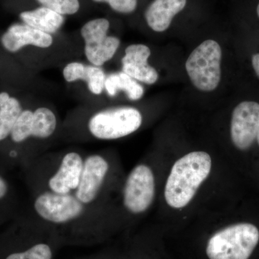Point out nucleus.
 I'll list each match as a JSON object with an SVG mask.
<instances>
[{"instance_id": "16", "label": "nucleus", "mask_w": 259, "mask_h": 259, "mask_svg": "<svg viewBox=\"0 0 259 259\" xmlns=\"http://www.w3.org/2000/svg\"><path fill=\"white\" fill-rule=\"evenodd\" d=\"M105 89L110 97H115L120 91H123L133 101H136L144 96V89L136 80L123 71L112 73L107 76Z\"/></svg>"}, {"instance_id": "2", "label": "nucleus", "mask_w": 259, "mask_h": 259, "mask_svg": "<svg viewBox=\"0 0 259 259\" xmlns=\"http://www.w3.org/2000/svg\"><path fill=\"white\" fill-rule=\"evenodd\" d=\"M259 241V231L251 223L226 227L208 241L206 253L209 259H248Z\"/></svg>"}, {"instance_id": "19", "label": "nucleus", "mask_w": 259, "mask_h": 259, "mask_svg": "<svg viewBox=\"0 0 259 259\" xmlns=\"http://www.w3.org/2000/svg\"><path fill=\"white\" fill-rule=\"evenodd\" d=\"M52 247L46 242H38L22 251L10 253L5 259H53Z\"/></svg>"}, {"instance_id": "14", "label": "nucleus", "mask_w": 259, "mask_h": 259, "mask_svg": "<svg viewBox=\"0 0 259 259\" xmlns=\"http://www.w3.org/2000/svg\"><path fill=\"white\" fill-rule=\"evenodd\" d=\"M63 76L67 82L83 80L88 83L89 90L95 95H101L105 89L106 74L100 66L71 62L63 70Z\"/></svg>"}, {"instance_id": "25", "label": "nucleus", "mask_w": 259, "mask_h": 259, "mask_svg": "<svg viewBox=\"0 0 259 259\" xmlns=\"http://www.w3.org/2000/svg\"><path fill=\"white\" fill-rule=\"evenodd\" d=\"M256 15H257V16H258V18L259 19V3H258V5H257V7H256Z\"/></svg>"}, {"instance_id": "26", "label": "nucleus", "mask_w": 259, "mask_h": 259, "mask_svg": "<svg viewBox=\"0 0 259 259\" xmlns=\"http://www.w3.org/2000/svg\"><path fill=\"white\" fill-rule=\"evenodd\" d=\"M256 139H257V141H258V146H259V131H258V135H257Z\"/></svg>"}, {"instance_id": "4", "label": "nucleus", "mask_w": 259, "mask_h": 259, "mask_svg": "<svg viewBox=\"0 0 259 259\" xmlns=\"http://www.w3.org/2000/svg\"><path fill=\"white\" fill-rule=\"evenodd\" d=\"M142 122V115L137 109L119 107L97 112L90 118L88 127L96 139L115 140L136 132Z\"/></svg>"}, {"instance_id": "24", "label": "nucleus", "mask_w": 259, "mask_h": 259, "mask_svg": "<svg viewBox=\"0 0 259 259\" xmlns=\"http://www.w3.org/2000/svg\"><path fill=\"white\" fill-rule=\"evenodd\" d=\"M8 192V185L6 182L0 177V199L3 198Z\"/></svg>"}, {"instance_id": "9", "label": "nucleus", "mask_w": 259, "mask_h": 259, "mask_svg": "<svg viewBox=\"0 0 259 259\" xmlns=\"http://www.w3.org/2000/svg\"><path fill=\"white\" fill-rule=\"evenodd\" d=\"M108 168L106 160L98 155L89 156L83 162L82 171L76 192V198L80 202L88 204L96 198Z\"/></svg>"}, {"instance_id": "8", "label": "nucleus", "mask_w": 259, "mask_h": 259, "mask_svg": "<svg viewBox=\"0 0 259 259\" xmlns=\"http://www.w3.org/2000/svg\"><path fill=\"white\" fill-rule=\"evenodd\" d=\"M259 131V104L242 102L232 114L231 135L233 144L238 149L246 150L256 139Z\"/></svg>"}, {"instance_id": "6", "label": "nucleus", "mask_w": 259, "mask_h": 259, "mask_svg": "<svg viewBox=\"0 0 259 259\" xmlns=\"http://www.w3.org/2000/svg\"><path fill=\"white\" fill-rule=\"evenodd\" d=\"M154 195V177L151 168L144 164L135 167L124 189L126 208L135 214L144 212L152 204Z\"/></svg>"}, {"instance_id": "18", "label": "nucleus", "mask_w": 259, "mask_h": 259, "mask_svg": "<svg viewBox=\"0 0 259 259\" xmlns=\"http://www.w3.org/2000/svg\"><path fill=\"white\" fill-rule=\"evenodd\" d=\"M56 117L50 109L40 107L33 112L32 136L38 139H47L56 128Z\"/></svg>"}, {"instance_id": "1", "label": "nucleus", "mask_w": 259, "mask_h": 259, "mask_svg": "<svg viewBox=\"0 0 259 259\" xmlns=\"http://www.w3.org/2000/svg\"><path fill=\"white\" fill-rule=\"evenodd\" d=\"M212 159L204 151H194L177 160L165 187L167 204L175 209L185 207L210 173Z\"/></svg>"}, {"instance_id": "10", "label": "nucleus", "mask_w": 259, "mask_h": 259, "mask_svg": "<svg viewBox=\"0 0 259 259\" xmlns=\"http://www.w3.org/2000/svg\"><path fill=\"white\" fill-rule=\"evenodd\" d=\"M1 42L7 51L18 52L28 46L48 49L53 45L54 38L47 33L25 23H15L9 27L1 37Z\"/></svg>"}, {"instance_id": "13", "label": "nucleus", "mask_w": 259, "mask_h": 259, "mask_svg": "<svg viewBox=\"0 0 259 259\" xmlns=\"http://www.w3.org/2000/svg\"><path fill=\"white\" fill-rule=\"evenodd\" d=\"M186 5L187 0H154L145 12L146 23L154 31H165Z\"/></svg>"}, {"instance_id": "15", "label": "nucleus", "mask_w": 259, "mask_h": 259, "mask_svg": "<svg viewBox=\"0 0 259 259\" xmlns=\"http://www.w3.org/2000/svg\"><path fill=\"white\" fill-rule=\"evenodd\" d=\"M20 18L29 26L51 35L59 31L65 22L64 15L44 6L22 12Z\"/></svg>"}, {"instance_id": "22", "label": "nucleus", "mask_w": 259, "mask_h": 259, "mask_svg": "<svg viewBox=\"0 0 259 259\" xmlns=\"http://www.w3.org/2000/svg\"><path fill=\"white\" fill-rule=\"evenodd\" d=\"M95 3H107L112 10L122 14L134 13L137 8L138 0H93Z\"/></svg>"}, {"instance_id": "20", "label": "nucleus", "mask_w": 259, "mask_h": 259, "mask_svg": "<svg viewBox=\"0 0 259 259\" xmlns=\"http://www.w3.org/2000/svg\"><path fill=\"white\" fill-rule=\"evenodd\" d=\"M32 121L33 112L28 110H23L10 134L14 142H23L32 136Z\"/></svg>"}, {"instance_id": "5", "label": "nucleus", "mask_w": 259, "mask_h": 259, "mask_svg": "<svg viewBox=\"0 0 259 259\" xmlns=\"http://www.w3.org/2000/svg\"><path fill=\"white\" fill-rule=\"evenodd\" d=\"M110 22L105 18L90 20L81 29L84 54L92 65L101 66L112 59L120 47L118 37L107 35Z\"/></svg>"}, {"instance_id": "11", "label": "nucleus", "mask_w": 259, "mask_h": 259, "mask_svg": "<svg viewBox=\"0 0 259 259\" xmlns=\"http://www.w3.org/2000/svg\"><path fill=\"white\" fill-rule=\"evenodd\" d=\"M151 50L144 44H133L125 49L122 59V71L136 81L147 84L156 83L158 79L157 71L148 64Z\"/></svg>"}, {"instance_id": "12", "label": "nucleus", "mask_w": 259, "mask_h": 259, "mask_svg": "<svg viewBox=\"0 0 259 259\" xmlns=\"http://www.w3.org/2000/svg\"><path fill=\"white\" fill-rule=\"evenodd\" d=\"M83 162L77 153H67L63 158L59 170L49 182V187L58 194H69L79 186Z\"/></svg>"}, {"instance_id": "23", "label": "nucleus", "mask_w": 259, "mask_h": 259, "mask_svg": "<svg viewBox=\"0 0 259 259\" xmlns=\"http://www.w3.org/2000/svg\"><path fill=\"white\" fill-rule=\"evenodd\" d=\"M252 66H253L255 74L259 78V53L252 56Z\"/></svg>"}, {"instance_id": "7", "label": "nucleus", "mask_w": 259, "mask_h": 259, "mask_svg": "<svg viewBox=\"0 0 259 259\" xmlns=\"http://www.w3.org/2000/svg\"><path fill=\"white\" fill-rule=\"evenodd\" d=\"M35 211L49 222L65 223L81 215L83 205L76 197L69 194L46 192L35 200Z\"/></svg>"}, {"instance_id": "3", "label": "nucleus", "mask_w": 259, "mask_h": 259, "mask_svg": "<svg viewBox=\"0 0 259 259\" xmlns=\"http://www.w3.org/2000/svg\"><path fill=\"white\" fill-rule=\"evenodd\" d=\"M221 58L222 50L215 40H205L192 51L185 66L196 88L204 92L217 88L221 79Z\"/></svg>"}, {"instance_id": "21", "label": "nucleus", "mask_w": 259, "mask_h": 259, "mask_svg": "<svg viewBox=\"0 0 259 259\" xmlns=\"http://www.w3.org/2000/svg\"><path fill=\"white\" fill-rule=\"evenodd\" d=\"M40 4L62 15H74L79 11V0H37Z\"/></svg>"}, {"instance_id": "17", "label": "nucleus", "mask_w": 259, "mask_h": 259, "mask_svg": "<svg viewBox=\"0 0 259 259\" xmlns=\"http://www.w3.org/2000/svg\"><path fill=\"white\" fill-rule=\"evenodd\" d=\"M22 112L21 105L16 98L5 92L0 93V141L11 134Z\"/></svg>"}]
</instances>
